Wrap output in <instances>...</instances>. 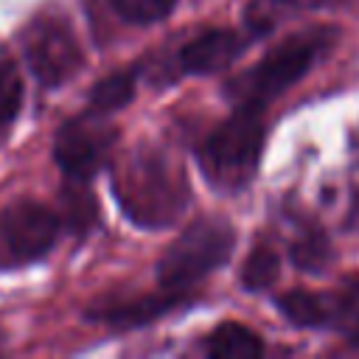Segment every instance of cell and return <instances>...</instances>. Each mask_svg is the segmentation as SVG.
I'll return each instance as SVG.
<instances>
[{
	"label": "cell",
	"mask_w": 359,
	"mask_h": 359,
	"mask_svg": "<svg viewBox=\"0 0 359 359\" xmlns=\"http://www.w3.org/2000/svg\"><path fill=\"white\" fill-rule=\"evenodd\" d=\"M56 236L59 216L36 199H17L0 210V241L17 264L42 258L53 247Z\"/></svg>",
	"instance_id": "cell-6"
},
{
	"label": "cell",
	"mask_w": 359,
	"mask_h": 359,
	"mask_svg": "<svg viewBox=\"0 0 359 359\" xmlns=\"http://www.w3.org/2000/svg\"><path fill=\"white\" fill-rule=\"evenodd\" d=\"M22 104V79L14 62L0 59V129H6Z\"/></svg>",
	"instance_id": "cell-15"
},
{
	"label": "cell",
	"mask_w": 359,
	"mask_h": 359,
	"mask_svg": "<svg viewBox=\"0 0 359 359\" xmlns=\"http://www.w3.org/2000/svg\"><path fill=\"white\" fill-rule=\"evenodd\" d=\"M233 244H236V233L224 219L205 216L188 224L157 261L160 286L188 292L196 280H202L230 258Z\"/></svg>",
	"instance_id": "cell-3"
},
{
	"label": "cell",
	"mask_w": 359,
	"mask_h": 359,
	"mask_svg": "<svg viewBox=\"0 0 359 359\" xmlns=\"http://www.w3.org/2000/svg\"><path fill=\"white\" fill-rule=\"evenodd\" d=\"M205 351L213 359H258L264 353V342L241 323H222L210 331Z\"/></svg>",
	"instance_id": "cell-10"
},
{
	"label": "cell",
	"mask_w": 359,
	"mask_h": 359,
	"mask_svg": "<svg viewBox=\"0 0 359 359\" xmlns=\"http://www.w3.org/2000/svg\"><path fill=\"white\" fill-rule=\"evenodd\" d=\"M135 98V76L132 73H112L101 79L90 93L93 112H115Z\"/></svg>",
	"instance_id": "cell-12"
},
{
	"label": "cell",
	"mask_w": 359,
	"mask_h": 359,
	"mask_svg": "<svg viewBox=\"0 0 359 359\" xmlns=\"http://www.w3.org/2000/svg\"><path fill=\"white\" fill-rule=\"evenodd\" d=\"M109 6L123 17L126 22L135 25H149L163 17H168L177 6V0H109Z\"/></svg>",
	"instance_id": "cell-16"
},
{
	"label": "cell",
	"mask_w": 359,
	"mask_h": 359,
	"mask_svg": "<svg viewBox=\"0 0 359 359\" xmlns=\"http://www.w3.org/2000/svg\"><path fill=\"white\" fill-rule=\"evenodd\" d=\"M182 294H185V289H163L157 294H146V297H135V300L98 303V306L87 309V317L107 323L112 328H137V325H146V323L163 317L174 306H180Z\"/></svg>",
	"instance_id": "cell-8"
},
{
	"label": "cell",
	"mask_w": 359,
	"mask_h": 359,
	"mask_svg": "<svg viewBox=\"0 0 359 359\" xmlns=\"http://www.w3.org/2000/svg\"><path fill=\"white\" fill-rule=\"evenodd\" d=\"M264 149L261 107L244 104L224 123H219L199 149L205 177L222 191H238L250 182L258 168Z\"/></svg>",
	"instance_id": "cell-1"
},
{
	"label": "cell",
	"mask_w": 359,
	"mask_h": 359,
	"mask_svg": "<svg viewBox=\"0 0 359 359\" xmlns=\"http://www.w3.org/2000/svg\"><path fill=\"white\" fill-rule=\"evenodd\" d=\"M93 213H95V205H93L90 194H70L67 196V222H70L73 230L90 227Z\"/></svg>",
	"instance_id": "cell-18"
},
{
	"label": "cell",
	"mask_w": 359,
	"mask_h": 359,
	"mask_svg": "<svg viewBox=\"0 0 359 359\" xmlns=\"http://www.w3.org/2000/svg\"><path fill=\"white\" fill-rule=\"evenodd\" d=\"M278 269H280L278 252H275L269 244H258V247L247 255V261H244V266H241V283H244L250 292H261V289H266V286L275 283Z\"/></svg>",
	"instance_id": "cell-13"
},
{
	"label": "cell",
	"mask_w": 359,
	"mask_h": 359,
	"mask_svg": "<svg viewBox=\"0 0 359 359\" xmlns=\"http://www.w3.org/2000/svg\"><path fill=\"white\" fill-rule=\"evenodd\" d=\"M331 42V31H303L297 36L283 39L275 50H269L250 76L241 79V93L247 104L261 107L264 101L278 98L286 87L306 76V70L317 62V56Z\"/></svg>",
	"instance_id": "cell-4"
},
{
	"label": "cell",
	"mask_w": 359,
	"mask_h": 359,
	"mask_svg": "<svg viewBox=\"0 0 359 359\" xmlns=\"http://www.w3.org/2000/svg\"><path fill=\"white\" fill-rule=\"evenodd\" d=\"M278 309L283 311V317L294 325L303 328H317V325H328L331 314H328V297L311 294L306 289H292L283 292L278 297Z\"/></svg>",
	"instance_id": "cell-11"
},
{
	"label": "cell",
	"mask_w": 359,
	"mask_h": 359,
	"mask_svg": "<svg viewBox=\"0 0 359 359\" xmlns=\"http://www.w3.org/2000/svg\"><path fill=\"white\" fill-rule=\"evenodd\" d=\"M244 50V39L227 28H213L194 36L180 50V67L185 73H216L227 67Z\"/></svg>",
	"instance_id": "cell-9"
},
{
	"label": "cell",
	"mask_w": 359,
	"mask_h": 359,
	"mask_svg": "<svg viewBox=\"0 0 359 359\" xmlns=\"http://www.w3.org/2000/svg\"><path fill=\"white\" fill-rule=\"evenodd\" d=\"M25 59L31 73L45 87L67 81L81 67V48L62 17H36L25 31Z\"/></svg>",
	"instance_id": "cell-5"
},
{
	"label": "cell",
	"mask_w": 359,
	"mask_h": 359,
	"mask_svg": "<svg viewBox=\"0 0 359 359\" xmlns=\"http://www.w3.org/2000/svg\"><path fill=\"white\" fill-rule=\"evenodd\" d=\"M328 325H339L348 339L359 342V280L328 297Z\"/></svg>",
	"instance_id": "cell-14"
},
{
	"label": "cell",
	"mask_w": 359,
	"mask_h": 359,
	"mask_svg": "<svg viewBox=\"0 0 359 359\" xmlns=\"http://www.w3.org/2000/svg\"><path fill=\"white\" fill-rule=\"evenodd\" d=\"M292 261H294V266H300L306 272H320L331 261V247H328L325 236L309 233V236L297 238L292 244Z\"/></svg>",
	"instance_id": "cell-17"
},
{
	"label": "cell",
	"mask_w": 359,
	"mask_h": 359,
	"mask_svg": "<svg viewBox=\"0 0 359 359\" xmlns=\"http://www.w3.org/2000/svg\"><path fill=\"white\" fill-rule=\"evenodd\" d=\"M115 191L121 196L123 210L146 224L171 222L185 205V180L182 171L165 165L163 157H135L121 168L115 180Z\"/></svg>",
	"instance_id": "cell-2"
},
{
	"label": "cell",
	"mask_w": 359,
	"mask_h": 359,
	"mask_svg": "<svg viewBox=\"0 0 359 359\" xmlns=\"http://www.w3.org/2000/svg\"><path fill=\"white\" fill-rule=\"evenodd\" d=\"M109 143H112L109 129H104L101 123H95L90 118H76L56 132L53 160L65 171V177L84 182L98 171Z\"/></svg>",
	"instance_id": "cell-7"
}]
</instances>
